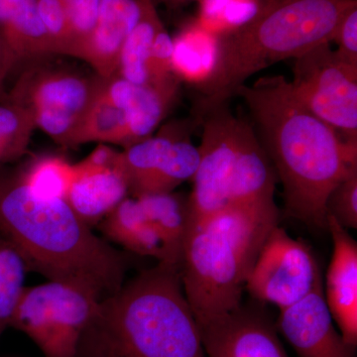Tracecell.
<instances>
[{
    "label": "cell",
    "instance_id": "1",
    "mask_svg": "<svg viewBox=\"0 0 357 357\" xmlns=\"http://www.w3.org/2000/svg\"><path fill=\"white\" fill-rule=\"evenodd\" d=\"M241 96L283 185L288 217L326 230L331 192L357 169V145L316 116L281 75L244 84Z\"/></svg>",
    "mask_w": 357,
    "mask_h": 357
},
{
    "label": "cell",
    "instance_id": "2",
    "mask_svg": "<svg viewBox=\"0 0 357 357\" xmlns=\"http://www.w3.org/2000/svg\"><path fill=\"white\" fill-rule=\"evenodd\" d=\"M0 236L28 270L102 301L124 283L128 260L96 236L67 201L37 198L21 174L0 172Z\"/></svg>",
    "mask_w": 357,
    "mask_h": 357
},
{
    "label": "cell",
    "instance_id": "3",
    "mask_svg": "<svg viewBox=\"0 0 357 357\" xmlns=\"http://www.w3.org/2000/svg\"><path fill=\"white\" fill-rule=\"evenodd\" d=\"M84 357H206L181 266L158 262L100 301L79 342Z\"/></svg>",
    "mask_w": 357,
    "mask_h": 357
},
{
    "label": "cell",
    "instance_id": "4",
    "mask_svg": "<svg viewBox=\"0 0 357 357\" xmlns=\"http://www.w3.org/2000/svg\"><path fill=\"white\" fill-rule=\"evenodd\" d=\"M356 4V0L267 1L255 20L220 37L215 70L198 88L195 121L227 105L249 77L265 68L332 43L345 13Z\"/></svg>",
    "mask_w": 357,
    "mask_h": 357
},
{
    "label": "cell",
    "instance_id": "5",
    "mask_svg": "<svg viewBox=\"0 0 357 357\" xmlns=\"http://www.w3.org/2000/svg\"><path fill=\"white\" fill-rule=\"evenodd\" d=\"M279 217L276 203L229 206L189 223L181 278L199 326L243 305L249 274Z\"/></svg>",
    "mask_w": 357,
    "mask_h": 357
},
{
    "label": "cell",
    "instance_id": "6",
    "mask_svg": "<svg viewBox=\"0 0 357 357\" xmlns=\"http://www.w3.org/2000/svg\"><path fill=\"white\" fill-rule=\"evenodd\" d=\"M100 302L91 293L61 282L25 287L9 326L25 333L45 357H77Z\"/></svg>",
    "mask_w": 357,
    "mask_h": 357
},
{
    "label": "cell",
    "instance_id": "7",
    "mask_svg": "<svg viewBox=\"0 0 357 357\" xmlns=\"http://www.w3.org/2000/svg\"><path fill=\"white\" fill-rule=\"evenodd\" d=\"M100 81L64 68L33 67L8 91V103L25 110L58 144L69 146Z\"/></svg>",
    "mask_w": 357,
    "mask_h": 357
},
{
    "label": "cell",
    "instance_id": "8",
    "mask_svg": "<svg viewBox=\"0 0 357 357\" xmlns=\"http://www.w3.org/2000/svg\"><path fill=\"white\" fill-rule=\"evenodd\" d=\"M319 45L294 60V93L312 114L357 145V66Z\"/></svg>",
    "mask_w": 357,
    "mask_h": 357
},
{
    "label": "cell",
    "instance_id": "9",
    "mask_svg": "<svg viewBox=\"0 0 357 357\" xmlns=\"http://www.w3.org/2000/svg\"><path fill=\"white\" fill-rule=\"evenodd\" d=\"M318 260L306 243L276 225L263 244L245 291L256 301L283 310L323 284Z\"/></svg>",
    "mask_w": 357,
    "mask_h": 357
},
{
    "label": "cell",
    "instance_id": "10",
    "mask_svg": "<svg viewBox=\"0 0 357 357\" xmlns=\"http://www.w3.org/2000/svg\"><path fill=\"white\" fill-rule=\"evenodd\" d=\"M243 122V119L230 112L227 105L210 110L199 121L203 126V132L198 147L199 166L188 197L189 223L229 206Z\"/></svg>",
    "mask_w": 357,
    "mask_h": 357
},
{
    "label": "cell",
    "instance_id": "11",
    "mask_svg": "<svg viewBox=\"0 0 357 357\" xmlns=\"http://www.w3.org/2000/svg\"><path fill=\"white\" fill-rule=\"evenodd\" d=\"M199 162V148L187 135L174 131L150 136L117 155V165L133 198L173 192L185 181H192Z\"/></svg>",
    "mask_w": 357,
    "mask_h": 357
},
{
    "label": "cell",
    "instance_id": "12",
    "mask_svg": "<svg viewBox=\"0 0 357 357\" xmlns=\"http://www.w3.org/2000/svg\"><path fill=\"white\" fill-rule=\"evenodd\" d=\"M206 357H289L266 312L241 305L199 326Z\"/></svg>",
    "mask_w": 357,
    "mask_h": 357
},
{
    "label": "cell",
    "instance_id": "13",
    "mask_svg": "<svg viewBox=\"0 0 357 357\" xmlns=\"http://www.w3.org/2000/svg\"><path fill=\"white\" fill-rule=\"evenodd\" d=\"M275 326L299 357H356V347L345 342L333 324L324 283L304 299L281 310Z\"/></svg>",
    "mask_w": 357,
    "mask_h": 357
},
{
    "label": "cell",
    "instance_id": "14",
    "mask_svg": "<svg viewBox=\"0 0 357 357\" xmlns=\"http://www.w3.org/2000/svg\"><path fill=\"white\" fill-rule=\"evenodd\" d=\"M332 236V259L326 272L324 294L328 310L347 344L357 345V243L349 229L326 217Z\"/></svg>",
    "mask_w": 357,
    "mask_h": 357
},
{
    "label": "cell",
    "instance_id": "15",
    "mask_svg": "<svg viewBox=\"0 0 357 357\" xmlns=\"http://www.w3.org/2000/svg\"><path fill=\"white\" fill-rule=\"evenodd\" d=\"M142 13L141 0H102L95 29L76 58L88 63L102 79L114 76L119 56Z\"/></svg>",
    "mask_w": 357,
    "mask_h": 357
},
{
    "label": "cell",
    "instance_id": "16",
    "mask_svg": "<svg viewBox=\"0 0 357 357\" xmlns=\"http://www.w3.org/2000/svg\"><path fill=\"white\" fill-rule=\"evenodd\" d=\"M128 195V181L117 165V157L107 164L86 158L75 165L74 180L66 201L91 227L105 220Z\"/></svg>",
    "mask_w": 357,
    "mask_h": 357
},
{
    "label": "cell",
    "instance_id": "17",
    "mask_svg": "<svg viewBox=\"0 0 357 357\" xmlns=\"http://www.w3.org/2000/svg\"><path fill=\"white\" fill-rule=\"evenodd\" d=\"M107 95L121 110L129 146L152 136L178 95L180 84H136L114 76L103 79Z\"/></svg>",
    "mask_w": 357,
    "mask_h": 357
},
{
    "label": "cell",
    "instance_id": "18",
    "mask_svg": "<svg viewBox=\"0 0 357 357\" xmlns=\"http://www.w3.org/2000/svg\"><path fill=\"white\" fill-rule=\"evenodd\" d=\"M277 180L255 128L243 121L236 169L230 184L229 206L274 204Z\"/></svg>",
    "mask_w": 357,
    "mask_h": 357
},
{
    "label": "cell",
    "instance_id": "19",
    "mask_svg": "<svg viewBox=\"0 0 357 357\" xmlns=\"http://www.w3.org/2000/svg\"><path fill=\"white\" fill-rule=\"evenodd\" d=\"M0 38L13 69L35 59L55 55L36 0H0Z\"/></svg>",
    "mask_w": 357,
    "mask_h": 357
},
{
    "label": "cell",
    "instance_id": "20",
    "mask_svg": "<svg viewBox=\"0 0 357 357\" xmlns=\"http://www.w3.org/2000/svg\"><path fill=\"white\" fill-rule=\"evenodd\" d=\"M98 225L100 231L107 238L126 250L153 257L158 262L175 264L163 239L148 220L137 199L133 197L124 199Z\"/></svg>",
    "mask_w": 357,
    "mask_h": 357
},
{
    "label": "cell",
    "instance_id": "21",
    "mask_svg": "<svg viewBox=\"0 0 357 357\" xmlns=\"http://www.w3.org/2000/svg\"><path fill=\"white\" fill-rule=\"evenodd\" d=\"M220 37L208 32L198 21L185 26L173 39L172 66L180 82L202 86L217 64Z\"/></svg>",
    "mask_w": 357,
    "mask_h": 357
},
{
    "label": "cell",
    "instance_id": "22",
    "mask_svg": "<svg viewBox=\"0 0 357 357\" xmlns=\"http://www.w3.org/2000/svg\"><path fill=\"white\" fill-rule=\"evenodd\" d=\"M91 142L117 144L124 148L129 146L126 119L121 110L107 95L103 79L100 81L83 119L70 138L69 146Z\"/></svg>",
    "mask_w": 357,
    "mask_h": 357
},
{
    "label": "cell",
    "instance_id": "23",
    "mask_svg": "<svg viewBox=\"0 0 357 357\" xmlns=\"http://www.w3.org/2000/svg\"><path fill=\"white\" fill-rule=\"evenodd\" d=\"M141 4L140 20L123 45L114 76L136 84H150V53L155 36L163 23L152 0H141Z\"/></svg>",
    "mask_w": 357,
    "mask_h": 357
},
{
    "label": "cell",
    "instance_id": "24",
    "mask_svg": "<svg viewBox=\"0 0 357 357\" xmlns=\"http://www.w3.org/2000/svg\"><path fill=\"white\" fill-rule=\"evenodd\" d=\"M136 199L163 239L171 259L181 266L183 243L189 225L188 198L173 192L144 195Z\"/></svg>",
    "mask_w": 357,
    "mask_h": 357
},
{
    "label": "cell",
    "instance_id": "25",
    "mask_svg": "<svg viewBox=\"0 0 357 357\" xmlns=\"http://www.w3.org/2000/svg\"><path fill=\"white\" fill-rule=\"evenodd\" d=\"M21 178L37 198L47 201H66L75 176V165L58 156L35 160Z\"/></svg>",
    "mask_w": 357,
    "mask_h": 357
},
{
    "label": "cell",
    "instance_id": "26",
    "mask_svg": "<svg viewBox=\"0 0 357 357\" xmlns=\"http://www.w3.org/2000/svg\"><path fill=\"white\" fill-rule=\"evenodd\" d=\"M199 24L220 37L248 24L262 10L261 0H199Z\"/></svg>",
    "mask_w": 357,
    "mask_h": 357
},
{
    "label": "cell",
    "instance_id": "27",
    "mask_svg": "<svg viewBox=\"0 0 357 357\" xmlns=\"http://www.w3.org/2000/svg\"><path fill=\"white\" fill-rule=\"evenodd\" d=\"M27 270L18 251L0 236V335L10 325L25 288Z\"/></svg>",
    "mask_w": 357,
    "mask_h": 357
},
{
    "label": "cell",
    "instance_id": "28",
    "mask_svg": "<svg viewBox=\"0 0 357 357\" xmlns=\"http://www.w3.org/2000/svg\"><path fill=\"white\" fill-rule=\"evenodd\" d=\"M36 3L55 55L72 56L74 37L62 0H36Z\"/></svg>",
    "mask_w": 357,
    "mask_h": 357
},
{
    "label": "cell",
    "instance_id": "29",
    "mask_svg": "<svg viewBox=\"0 0 357 357\" xmlns=\"http://www.w3.org/2000/svg\"><path fill=\"white\" fill-rule=\"evenodd\" d=\"M347 229H357V169L333 189L326 202V217Z\"/></svg>",
    "mask_w": 357,
    "mask_h": 357
},
{
    "label": "cell",
    "instance_id": "30",
    "mask_svg": "<svg viewBox=\"0 0 357 357\" xmlns=\"http://www.w3.org/2000/svg\"><path fill=\"white\" fill-rule=\"evenodd\" d=\"M74 37L72 57H76L89 35L95 29L102 0H62Z\"/></svg>",
    "mask_w": 357,
    "mask_h": 357
},
{
    "label": "cell",
    "instance_id": "31",
    "mask_svg": "<svg viewBox=\"0 0 357 357\" xmlns=\"http://www.w3.org/2000/svg\"><path fill=\"white\" fill-rule=\"evenodd\" d=\"M35 128L25 110L11 103H0V137L28 147Z\"/></svg>",
    "mask_w": 357,
    "mask_h": 357
},
{
    "label": "cell",
    "instance_id": "32",
    "mask_svg": "<svg viewBox=\"0 0 357 357\" xmlns=\"http://www.w3.org/2000/svg\"><path fill=\"white\" fill-rule=\"evenodd\" d=\"M333 42L337 44V55L357 66V4L345 13Z\"/></svg>",
    "mask_w": 357,
    "mask_h": 357
},
{
    "label": "cell",
    "instance_id": "33",
    "mask_svg": "<svg viewBox=\"0 0 357 357\" xmlns=\"http://www.w3.org/2000/svg\"><path fill=\"white\" fill-rule=\"evenodd\" d=\"M10 59L7 55L4 45L0 38V103H8V91L6 89V81L13 70Z\"/></svg>",
    "mask_w": 357,
    "mask_h": 357
},
{
    "label": "cell",
    "instance_id": "34",
    "mask_svg": "<svg viewBox=\"0 0 357 357\" xmlns=\"http://www.w3.org/2000/svg\"><path fill=\"white\" fill-rule=\"evenodd\" d=\"M27 146L0 137V166L21 158L27 151Z\"/></svg>",
    "mask_w": 357,
    "mask_h": 357
},
{
    "label": "cell",
    "instance_id": "35",
    "mask_svg": "<svg viewBox=\"0 0 357 357\" xmlns=\"http://www.w3.org/2000/svg\"><path fill=\"white\" fill-rule=\"evenodd\" d=\"M172 1H185V0H172Z\"/></svg>",
    "mask_w": 357,
    "mask_h": 357
}]
</instances>
